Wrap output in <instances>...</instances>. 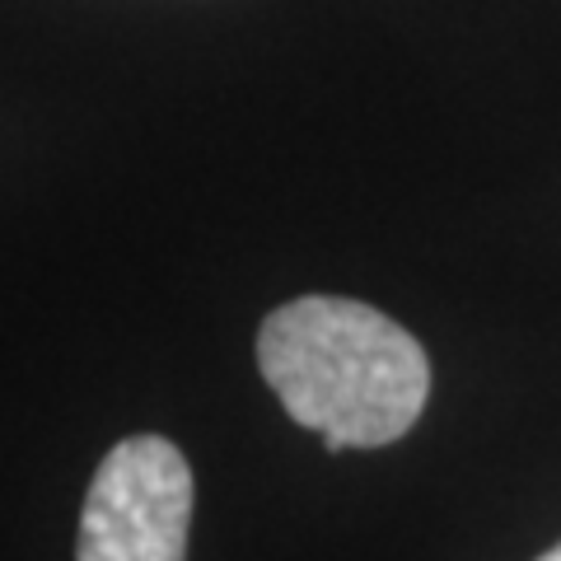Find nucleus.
I'll list each match as a JSON object with an SVG mask.
<instances>
[{"label": "nucleus", "instance_id": "obj_1", "mask_svg": "<svg viewBox=\"0 0 561 561\" xmlns=\"http://www.w3.org/2000/svg\"><path fill=\"white\" fill-rule=\"evenodd\" d=\"M257 370L328 454L402 440L431 398V360L412 332L337 295L272 309L257 328Z\"/></svg>", "mask_w": 561, "mask_h": 561}, {"label": "nucleus", "instance_id": "obj_2", "mask_svg": "<svg viewBox=\"0 0 561 561\" xmlns=\"http://www.w3.org/2000/svg\"><path fill=\"white\" fill-rule=\"evenodd\" d=\"M192 468L164 435H127L99 463L76 561H187Z\"/></svg>", "mask_w": 561, "mask_h": 561}, {"label": "nucleus", "instance_id": "obj_3", "mask_svg": "<svg viewBox=\"0 0 561 561\" xmlns=\"http://www.w3.org/2000/svg\"><path fill=\"white\" fill-rule=\"evenodd\" d=\"M538 561H561V542H557V548H552V552H542Z\"/></svg>", "mask_w": 561, "mask_h": 561}]
</instances>
